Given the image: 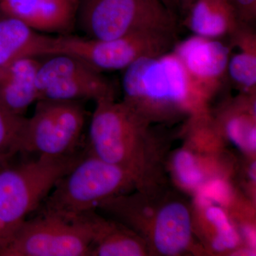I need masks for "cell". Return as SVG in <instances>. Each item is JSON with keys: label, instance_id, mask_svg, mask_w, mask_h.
<instances>
[{"label": "cell", "instance_id": "cell-11", "mask_svg": "<svg viewBox=\"0 0 256 256\" xmlns=\"http://www.w3.org/2000/svg\"><path fill=\"white\" fill-rule=\"evenodd\" d=\"M79 0H0V10L41 33L68 34L78 16Z\"/></svg>", "mask_w": 256, "mask_h": 256}, {"label": "cell", "instance_id": "cell-17", "mask_svg": "<svg viewBox=\"0 0 256 256\" xmlns=\"http://www.w3.org/2000/svg\"><path fill=\"white\" fill-rule=\"evenodd\" d=\"M82 215L92 232L89 256H144L146 252L142 242L127 229L100 218L94 210Z\"/></svg>", "mask_w": 256, "mask_h": 256}, {"label": "cell", "instance_id": "cell-3", "mask_svg": "<svg viewBox=\"0 0 256 256\" xmlns=\"http://www.w3.org/2000/svg\"><path fill=\"white\" fill-rule=\"evenodd\" d=\"M136 182L124 170L88 152L57 182L44 201L42 212L78 216L119 196Z\"/></svg>", "mask_w": 256, "mask_h": 256}, {"label": "cell", "instance_id": "cell-4", "mask_svg": "<svg viewBox=\"0 0 256 256\" xmlns=\"http://www.w3.org/2000/svg\"><path fill=\"white\" fill-rule=\"evenodd\" d=\"M146 122L114 98L96 101L89 126L88 152L138 180L142 170Z\"/></svg>", "mask_w": 256, "mask_h": 256}, {"label": "cell", "instance_id": "cell-23", "mask_svg": "<svg viewBox=\"0 0 256 256\" xmlns=\"http://www.w3.org/2000/svg\"><path fill=\"white\" fill-rule=\"evenodd\" d=\"M162 1L172 11L175 8H178V0H162Z\"/></svg>", "mask_w": 256, "mask_h": 256}, {"label": "cell", "instance_id": "cell-13", "mask_svg": "<svg viewBox=\"0 0 256 256\" xmlns=\"http://www.w3.org/2000/svg\"><path fill=\"white\" fill-rule=\"evenodd\" d=\"M152 240L162 255L175 256L184 252L191 245L192 222L188 206L172 202L161 207L154 216Z\"/></svg>", "mask_w": 256, "mask_h": 256}, {"label": "cell", "instance_id": "cell-20", "mask_svg": "<svg viewBox=\"0 0 256 256\" xmlns=\"http://www.w3.org/2000/svg\"><path fill=\"white\" fill-rule=\"evenodd\" d=\"M173 168L180 182L186 188H198L204 181V174L191 152H178L173 159Z\"/></svg>", "mask_w": 256, "mask_h": 256}, {"label": "cell", "instance_id": "cell-9", "mask_svg": "<svg viewBox=\"0 0 256 256\" xmlns=\"http://www.w3.org/2000/svg\"><path fill=\"white\" fill-rule=\"evenodd\" d=\"M37 74L38 100L96 101L114 98L112 84L102 73L70 55L47 56Z\"/></svg>", "mask_w": 256, "mask_h": 256}, {"label": "cell", "instance_id": "cell-16", "mask_svg": "<svg viewBox=\"0 0 256 256\" xmlns=\"http://www.w3.org/2000/svg\"><path fill=\"white\" fill-rule=\"evenodd\" d=\"M230 37L227 76L242 92L256 90V34L252 25L240 23Z\"/></svg>", "mask_w": 256, "mask_h": 256}, {"label": "cell", "instance_id": "cell-10", "mask_svg": "<svg viewBox=\"0 0 256 256\" xmlns=\"http://www.w3.org/2000/svg\"><path fill=\"white\" fill-rule=\"evenodd\" d=\"M194 82L210 98L227 76L230 48L220 40L193 35L172 50Z\"/></svg>", "mask_w": 256, "mask_h": 256}, {"label": "cell", "instance_id": "cell-7", "mask_svg": "<svg viewBox=\"0 0 256 256\" xmlns=\"http://www.w3.org/2000/svg\"><path fill=\"white\" fill-rule=\"evenodd\" d=\"M86 124V111L79 101L41 100L26 118L20 153L62 158L77 152Z\"/></svg>", "mask_w": 256, "mask_h": 256}, {"label": "cell", "instance_id": "cell-15", "mask_svg": "<svg viewBox=\"0 0 256 256\" xmlns=\"http://www.w3.org/2000/svg\"><path fill=\"white\" fill-rule=\"evenodd\" d=\"M242 22L228 0H196L185 13L184 25L194 35L220 40Z\"/></svg>", "mask_w": 256, "mask_h": 256}, {"label": "cell", "instance_id": "cell-1", "mask_svg": "<svg viewBox=\"0 0 256 256\" xmlns=\"http://www.w3.org/2000/svg\"><path fill=\"white\" fill-rule=\"evenodd\" d=\"M122 72V102L149 124L208 112L210 99L172 50L140 58Z\"/></svg>", "mask_w": 256, "mask_h": 256}, {"label": "cell", "instance_id": "cell-14", "mask_svg": "<svg viewBox=\"0 0 256 256\" xmlns=\"http://www.w3.org/2000/svg\"><path fill=\"white\" fill-rule=\"evenodd\" d=\"M52 38L0 10V67L23 56H44Z\"/></svg>", "mask_w": 256, "mask_h": 256}, {"label": "cell", "instance_id": "cell-8", "mask_svg": "<svg viewBox=\"0 0 256 256\" xmlns=\"http://www.w3.org/2000/svg\"><path fill=\"white\" fill-rule=\"evenodd\" d=\"M92 242L84 216L66 218L42 212L20 226L0 256H86Z\"/></svg>", "mask_w": 256, "mask_h": 256}, {"label": "cell", "instance_id": "cell-12", "mask_svg": "<svg viewBox=\"0 0 256 256\" xmlns=\"http://www.w3.org/2000/svg\"><path fill=\"white\" fill-rule=\"evenodd\" d=\"M40 58L23 56L0 67V100L18 116H24L28 108L38 100Z\"/></svg>", "mask_w": 256, "mask_h": 256}, {"label": "cell", "instance_id": "cell-19", "mask_svg": "<svg viewBox=\"0 0 256 256\" xmlns=\"http://www.w3.org/2000/svg\"><path fill=\"white\" fill-rule=\"evenodd\" d=\"M205 216L215 230L212 246L216 252L233 250L238 246L239 234L222 208L216 206L207 207Z\"/></svg>", "mask_w": 256, "mask_h": 256}, {"label": "cell", "instance_id": "cell-18", "mask_svg": "<svg viewBox=\"0 0 256 256\" xmlns=\"http://www.w3.org/2000/svg\"><path fill=\"white\" fill-rule=\"evenodd\" d=\"M26 118L14 114L0 100V166L20 154Z\"/></svg>", "mask_w": 256, "mask_h": 256}, {"label": "cell", "instance_id": "cell-6", "mask_svg": "<svg viewBox=\"0 0 256 256\" xmlns=\"http://www.w3.org/2000/svg\"><path fill=\"white\" fill-rule=\"evenodd\" d=\"M174 34L139 32L111 40L64 34L52 36L47 56L67 54L78 58L98 72L124 70L144 57L170 52Z\"/></svg>", "mask_w": 256, "mask_h": 256}, {"label": "cell", "instance_id": "cell-2", "mask_svg": "<svg viewBox=\"0 0 256 256\" xmlns=\"http://www.w3.org/2000/svg\"><path fill=\"white\" fill-rule=\"evenodd\" d=\"M76 152L62 158L36 156L0 166V250L32 212L38 208L57 182L80 159Z\"/></svg>", "mask_w": 256, "mask_h": 256}, {"label": "cell", "instance_id": "cell-21", "mask_svg": "<svg viewBox=\"0 0 256 256\" xmlns=\"http://www.w3.org/2000/svg\"><path fill=\"white\" fill-rule=\"evenodd\" d=\"M234 6L239 20L252 25L256 18V0H228Z\"/></svg>", "mask_w": 256, "mask_h": 256}, {"label": "cell", "instance_id": "cell-5", "mask_svg": "<svg viewBox=\"0 0 256 256\" xmlns=\"http://www.w3.org/2000/svg\"><path fill=\"white\" fill-rule=\"evenodd\" d=\"M77 22L96 40L139 32L174 34L176 26L174 12L162 0H79Z\"/></svg>", "mask_w": 256, "mask_h": 256}, {"label": "cell", "instance_id": "cell-22", "mask_svg": "<svg viewBox=\"0 0 256 256\" xmlns=\"http://www.w3.org/2000/svg\"><path fill=\"white\" fill-rule=\"evenodd\" d=\"M196 1V0H178V8L185 14L190 6Z\"/></svg>", "mask_w": 256, "mask_h": 256}]
</instances>
